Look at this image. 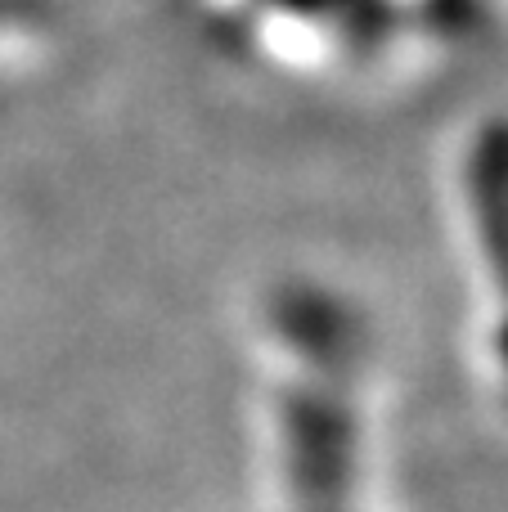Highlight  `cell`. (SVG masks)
I'll return each instance as SVG.
<instances>
[{
  "label": "cell",
  "instance_id": "obj_1",
  "mask_svg": "<svg viewBox=\"0 0 508 512\" xmlns=\"http://www.w3.org/2000/svg\"><path fill=\"white\" fill-rule=\"evenodd\" d=\"M248 512H396L374 310L320 274H279L239 324Z\"/></svg>",
  "mask_w": 508,
  "mask_h": 512
}]
</instances>
